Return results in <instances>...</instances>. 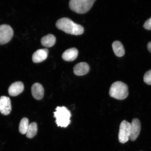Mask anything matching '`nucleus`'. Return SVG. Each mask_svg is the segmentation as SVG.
<instances>
[{
    "instance_id": "obj_1",
    "label": "nucleus",
    "mask_w": 151,
    "mask_h": 151,
    "mask_svg": "<svg viewBox=\"0 0 151 151\" xmlns=\"http://www.w3.org/2000/svg\"><path fill=\"white\" fill-rule=\"evenodd\" d=\"M56 27L66 33L78 35L84 33L83 26L73 22L68 18H63L59 19L56 23Z\"/></svg>"
},
{
    "instance_id": "obj_2",
    "label": "nucleus",
    "mask_w": 151,
    "mask_h": 151,
    "mask_svg": "<svg viewBox=\"0 0 151 151\" xmlns=\"http://www.w3.org/2000/svg\"><path fill=\"white\" fill-rule=\"evenodd\" d=\"M129 94L127 85L124 83L117 81L111 85L109 94L111 97L118 100H124L128 97Z\"/></svg>"
},
{
    "instance_id": "obj_3",
    "label": "nucleus",
    "mask_w": 151,
    "mask_h": 151,
    "mask_svg": "<svg viewBox=\"0 0 151 151\" xmlns=\"http://www.w3.org/2000/svg\"><path fill=\"white\" fill-rule=\"evenodd\" d=\"M71 114L70 111L65 106H58L54 112V117L58 126L66 127L70 123Z\"/></svg>"
},
{
    "instance_id": "obj_4",
    "label": "nucleus",
    "mask_w": 151,
    "mask_h": 151,
    "mask_svg": "<svg viewBox=\"0 0 151 151\" xmlns=\"http://www.w3.org/2000/svg\"><path fill=\"white\" fill-rule=\"evenodd\" d=\"M96 0H71L69 6L72 11L79 14L87 12L91 9Z\"/></svg>"
},
{
    "instance_id": "obj_5",
    "label": "nucleus",
    "mask_w": 151,
    "mask_h": 151,
    "mask_svg": "<svg viewBox=\"0 0 151 151\" xmlns=\"http://www.w3.org/2000/svg\"><path fill=\"white\" fill-rule=\"evenodd\" d=\"M131 124L126 120H123L120 126L118 135L119 140L121 143L127 142L129 139L131 134Z\"/></svg>"
},
{
    "instance_id": "obj_6",
    "label": "nucleus",
    "mask_w": 151,
    "mask_h": 151,
    "mask_svg": "<svg viewBox=\"0 0 151 151\" xmlns=\"http://www.w3.org/2000/svg\"><path fill=\"white\" fill-rule=\"evenodd\" d=\"M14 35V30L10 26L6 24L0 25V45L9 42Z\"/></svg>"
},
{
    "instance_id": "obj_7",
    "label": "nucleus",
    "mask_w": 151,
    "mask_h": 151,
    "mask_svg": "<svg viewBox=\"0 0 151 151\" xmlns=\"http://www.w3.org/2000/svg\"><path fill=\"white\" fill-rule=\"evenodd\" d=\"M11 110V101L9 97L2 96L0 97V112L3 115L7 116L9 114Z\"/></svg>"
},
{
    "instance_id": "obj_8",
    "label": "nucleus",
    "mask_w": 151,
    "mask_h": 151,
    "mask_svg": "<svg viewBox=\"0 0 151 151\" xmlns=\"http://www.w3.org/2000/svg\"><path fill=\"white\" fill-rule=\"evenodd\" d=\"M131 124V134L129 139L134 141L138 137L141 128V123L138 119L134 118L132 121Z\"/></svg>"
},
{
    "instance_id": "obj_9",
    "label": "nucleus",
    "mask_w": 151,
    "mask_h": 151,
    "mask_svg": "<svg viewBox=\"0 0 151 151\" xmlns=\"http://www.w3.org/2000/svg\"><path fill=\"white\" fill-rule=\"evenodd\" d=\"M24 88V85L22 82H15L9 86L8 89L9 93L10 96L15 97L22 93Z\"/></svg>"
},
{
    "instance_id": "obj_10",
    "label": "nucleus",
    "mask_w": 151,
    "mask_h": 151,
    "mask_svg": "<svg viewBox=\"0 0 151 151\" xmlns=\"http://www.w3.org/2000/svg\"><path fill=\"white\" fill-rule=\"evenodd\" d=\"M48 54V50L47 49H42L37 50L33 54V61L35 63H40L47 59Z\"/></svg>"
},
{
    "instance_id": "obj_11",
    "label": "nucleus",
    "mask_w": 151,
    "mask_h": 151,
    "mask_svg": "<svg viewBox=\"0 0 151 151\" xmlns=\"http://www.w3.org/2000/svg\"><path fill=\"white\" fill-rule=\"evenodd\" d=\"M73 70L75 75L82 76L87 74L89 71L90 67L86 62H80L75 66Z\"/></svg>"
},
{
    "instance_id": "obj_12",
    "label": "nucleus",
    "mask_w": 151,
    "mask_h": 151,
    "mask_svg": "<svg viewBox=\"0 0 151 151\" xmlns=\"http://www.w3.org/2000/svg\"><path fill=\"white\" fill-rule=\"evenodd\" d=\"M31 91L33 97L36 100L42 99L44 96V88L39 83H35L32 86Z\"/></svg>"
},
{
    "instance_id": "obj_13",
    "label": "nucleus",
    "mask_w": 151,
    "mask_h": 151,
    "mask_svg": "<svg viewBox=\"0 0 151 151\" xmlns=\"http://www.w3.org/2000/svg\"><path fill=\"white\" fill-rule=\"evenodd\" d=\"M78 50L75 48H72L66 50L62 55V58L66 61H74L78 56Z\"/></svg>"
},
{
    "instance_id": "obj_14",
    "label": "nucleus",
    "mask_w": 151,
    "mask_h": 151,
    "mask_svg": "<svg viewBox=\"0 0 151 151\" xmlns=\"http://www.w3.org/2000/svg\"><path fill=\"white\" fill-rule=\"evenodd\" d=\"M56 38L53 35L49 34L42 37L41 39V43L43 46L51 47L55 44Z\"/></svg>"
},
{
    "instance_id": "obj_15",
    "label": "nucleus",
    "mask_w": 151,
    "mask_h": 151,
    "mask_svg": "<svg viewBox=\"0 0 151 151\" xmlns=\"http://www.w3.org/2000/svg\"><path fill=\"white\" fill-rule=\"evenodd\" d=\"M112 48L114 54L116 56L120 57L124 55L125 50L122 43L119 41H116L113 42Z\"/></svg>"
},
{
    "instance_id": "obj_16",
    "label": "nucleus",
    "mask_w": 151,
    "mask_h": 151,
    "mask_svg": "<svg viewBox=\"0 0 151 151\" xmlns=\"http://www.w3.org/2000/svg\"><path fill=\"white\" fill-rule=\"evenodd\" d=\"M37 126L36 123L32 122L29 124L26 134V137L28 138L32 139L37 135Z\"/></svg>"
},
{
    "instance_id": "obj_17",
    "label": "nucleus",
    "mask_w": 151,
    "mask_h": 151,
    "mask_svg": "<svg viewBox=\"0 0 151 151\" xmlns=\"http://www.w3.org/2000/svg\"><path fill=\"white\" fill-rule=\"evenodd\" d=\"M29 120L26 118H22L19 126V131L22 134H25L27 133L29 126Z\"/></svg>"
},
{
    "instance_id": "obj_18",
    "label": "nucleus",
    "mask_w": 151,
    "mask_h": 151,
    "mask_svg": "<svg viewBox=\"0 0 151 151\" xmlns=\"http://www.w3.org/2000/svg\"><path fill=\"white\" fill-rule=\"evenodd\" d=\"M143 80L147 84L151 85V70L145 73L143 77Z\"/></svg>"
},
{
    "instance_id": "obj_19",
    "label": "nucleus",
    "mask_w": 151,
    "mask_h": 151,
    "mask_svg": "<svg viewBox=\"0 0 151 151\" xmlns=\"http://www.w3.org/2000/svg\"><path fill=\"white\" fill-rule=\"evenodd\" d=\"M143 26L145 29L148 30H151V18L145 22Z\"/></svg>"
},
{
    "instance_id": "obj_20",
    "label": "nucleus",
    "mask_w": 151,
    "mask_h": 151,
    "mask_svg": "<svg viewBox=\"0 0 151 151\" xmlns=\"http://www.w3.org/2000/svg\"><path fill=\"white\" fill-rule=\"evenodd\" d=\"M147 47L149 51L151 52V42H149L147 45Z\"/></svg>"
}]
</instances>
